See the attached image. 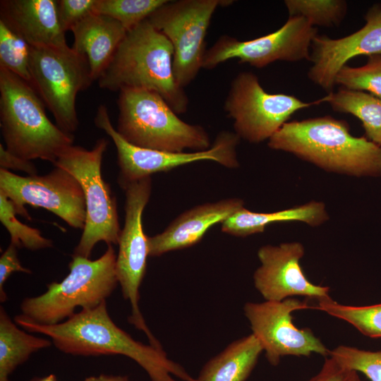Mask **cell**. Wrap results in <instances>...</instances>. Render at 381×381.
Returning <instances> with one entry per match:
<instances>
[{"instance_id": "6da1fadb", "label": "cell", "mask_w": 381, "mask_h": 381, "mask_svg": "<svg viewBox=\"0 0 381 381\" xmlns=\"http://www.w3.org/2000/svg\"><path fill=\"white\" fill-rule=\"evenodd\" d=\"M25 331L44 334L59 351L73 356L123 355L141 366L151 381H196L163 349L135 340L109 316L106 301L93 308L82 309L63 322L42 325L14 317Z\"/></svg>"}, {"instance_id": "7a4b0ae2", "label": "cell", "mask_w": 381, "mask_h": 381, "mask_svg": "<svg viewBox=\"0 0 381 381\" xmlns=\"http://www.w3.org/2000/svg\"><path fill=\"white\" fill-rule=\"evenodd\" d=\"M267 145L329 172L381 176V146L365 137L353 136L345 121L330 116L286 122Z\"/></svg>"}, {"instance_id": "3957f363", "label": "cell", "mask_w": 381, "mask_h": 381, "mask_svg": "<svg viewBox=\"0 0 381 381\" xmlns=\"http://www.w3.org/2000/svg\"><path fill=\"white\" fill-rule=\"evenodd\" d=\"M170 41L147 19L127 31L109 65L99 78L110 91L147 90L160 95L177 114L186 111L188 98L176 82Z\"/></svg>"}, {"instance_id": "277c9868", "label": "cell", "mask_w": 381, "mask_h": 381, "mask_svg": "<svg viewBox=\"0 0 381 381\" xmlns=\"http://www.w3.org/2000/svg\"><path fill=\"white\" fill-rule=\"evenodd\" d=\"M0 126L6 149L30 160L56 162L74 137L47 117L45 105L28 83L0 68Z\"/></svg>"}, {"instance_id": "5b68a950", "label": "cell", "mask_w": 381, "mask_h": 381, "mask_svg": "<svg viewBox=\"0 0 381 381\" xmlns=\"http://www.w3.org/2000/svg\"><path fill=\"white\" fill-rule=\"evenodd\" d=\"M116 255L112 245H108L105 253L95 260L72 255L68 274L60 282L47 284L44 294L24 298L20 306L21 314L16 316L39 325H54L73 316L78 307H97L119 284Z\"/></svg>"}, {"instance_id": "8992f818", "label": "cell", "mask_w": 381, "mask_h": 381, "mask_svg": "<svg viewBox=\"0 0 381 381\" xmlns=\"http://www.w3.org/2000/svg\"><path fill=\"white\" fill-rule=\"evenodd\" d=\"M117 103L116 131L135 146L169 152L203 151L211 147L206 131L181 120L156 92L122 90Z\"/></svg>"}, {"instance_id": "52a82bcc", "label": "cell", "mask_w": 381, "mask_h": 381, "mask_svg": "<svg viewBox=\"0 0 381 381\" xmlns=\"http://www.w3.org/2000/svg\"><path fill=\"white\" fill-rule=\"evenodd\" d=\"M108 141L98 139L91 150L72 145L54 164L64 169L79 182L85 197L86 219L81 238L73 255L90 258L99 241L118 244L121 229L116 200L101 172Z\"/></svg>"}, {"instance_id": "ba28073f", "label": "cell", "mask_w": 381, "mask_h": 381, "mask_svg": "<svg viewBox=\"0 0 381 381\" xmlns=\"http://www.w3.org/2000/svg\"><path fill=\"white\" fill-rule=\"evenodd\" d=\"M30 70L32 86L54 116L56 126L73 135L79 123L77 95L95 81L87 58L68 45L31 47Z\"/></svg>"}, {"instance_id": "9c48e42d", "label": "cell", "mask_w": 381, "mask_h": 381, "mask_svg": "<svg viewBox=\"0 0 381 381\" xmlns=\"http://www.w3.org/2000/svg\"><path fill=\"white\" fill-rule=\"evenodd\" d=\"M94 122L98 128L103 130L111 138L115 145L120 169L118 182L122 188L153 174L168 171L198 161H212L231 169L238 167L236 147L240 138L235 133H219L212 145L206 150L169 152L143 148L127 142L113 126L104 104L98 107Z\"/></svg>"}, {"instance_id": "30bf717a", "label": "cell", "mask_w": 381, "mask_h": 381, "mask_svg": "<svg viewBox=\"0 0 381 381\" xmlns=\"http://www.w3.org/2000/svg\"><path fill=\"white\" fill-rule=\"evenodd\" d=\"M229 3L223 0L168 1L147 18L172 44L174 74L181 87L188 85L202 68L205 38L216 8Z\"/></svg>"}, {"instance_id": "8fae6325", "label": "cell", "mask_w": 381, "mask_h": 381, "mask_svg": "<svg viewBox=\"0 0 381 381\" xmlns=\"http://www.w3.org/2000/svg\"><path fill=\"white\" fill-rule=\"evenodd\" d=\"M323 102L322 98L304 102L292 95L268 93L256 75L241 72L231 83L224 110L234 120L235 133L258 143L269 140L296 111Z\"/></svg>"}, {"instance_id": "7c38bea8", "label": "cell", "mask_w": 381, "mask_h": 381, "mask_svg": "<svg viewBox=\"0 0 381 381\" xmlns=\"http://www.w3.org/2000/svg\"><path fill=\"white\" fill-rule=\"evenodd\" d=\"M151 181L150 176L145 177L123 188L126 193L125 223L120 234L116 260V274L123 297L131 305L128 322L143 331L150 341L155 337L146 325L140 310L139 289L149 256L147 236L143 229L142 214L150 198Z\"/></svg>"}, {"instance_id": "4fadbf2b", "label": "cell", "mask_w": 381, "mask_h": 381, "mask_svg": "<svg viewBox=\"0 0 381 381\" xmlns=\"http://www.w3.org/2000/svg\"><path fill=\"white\" fill-rule=\"evenodd\" d=\"M54 167L46 175L28 176L0 168V193L12 202L18 214L29 220L25 205L44 208L73 228L83 230L86 207L83 189L68 171Z\"/></svg>"}, {"instance_id": "5bb4252c", "label": "cell", "mask_w": 381, "mask_h": 381, "mask_svg": "<svg viewBox=\"0 0 381 381\" xmlns=\"http://www.w3.org/2000/svg\"><path fill=\"white\" fill-rule=\"evenodd\" d=\"M317 35V29L307 20L294 16L277 30L251 40L239 41L224 35L206 51L202 68L212 69L234 58L256 68L277 61H310V48Z\"/></svg>"}, {"instance_id": "9a60e30c", "label": "cell", "mask_w": 381, "mask_h": 381, "mask_svg": "<svg viewBox=\"0 0 381 381\" xmlns=\"http://www.w3.org/2000/svg\"><path fill=\"white\" fill-rule=\"evenodd\" d=\"M314 308L306 301L288 298L281 301L248 302L244 315L252 334L261 344L267 361L277 366L286 356H309L313 353L329 356L319 338L309 328L299 329L294 325L291 313Z\"/></svg>"}, {"instance_id": "2e32d148", "label": "cell", "mask_w": 381, "mask_h": 381, "mask_svg": "<svg viewBox=\"0 0 381 381\" xmlns=\"http://www.w3.org/2000/svg\"><path fill=\"white\" fill-rule=\"evenodd\" d=\"M304 254V246L298 241L259 248L260 265L253 274V282L265 301H281L296 296L318 301L330 297L328 286L314 284L307 279L300 264Z\"/></svg>"}, {"instance_id": "e0dca14e", "label": "cell", "mask_w": 381, "mask_h": 381, "mask_svg": "<svg viewBox=\"0 0 381 381\" xmlns=\"http://www.w3.org/2000/svg\"><path fill=\"white\" fill-rule=\"evenodd\" d=\"M366 23L356 32L338 39L317 35L311 44V67L308 78L326 91H332L339 71L359 55L381 54V11L380 6L365 15Z\"/></svg>"}, {"instance_id": "ac0fdd59", "label": "cell", "mask_w": 381, "mask_h": 381, "mask_svg": "<svg viewBox=\"0 0 381 381\" xmlns=\"http://www.w3.org/2000/svg\"><path fill=\"white\" fill-rule=\"evenodd\" d=\"M243 204L239 198H228L205 203L186 211L162 233L147 236L149 256H160L196 244L211 226L222 223L243 207Z\"/></svg>"}, {"instance_id": "d6986e66", "label": "cell", "mask_w": 381, "mask_h": 381, "mask_svg": "<svg viewBox=\"0 0 381 381\" xmlns=\"http://www.w3.org/2000/svg\"><path fill=\"white\" fill-rule=\"evenodd\" d=\"M4 18L31 47L68 45L61 27L56 0H3Z\"/></svg>"}, {"instance_id": "ffe728a7", "label": "cell", "mask_w": 381, "mask_h": 381, "mask_svg": "<svg viewBox=\"0 0 381 381\" xmlns=\"http://www.w3.org/2000/svg\"><path fill=\"white\" fill-rule=\"evenodd\" d=\"M72 48L85 56L94 80H97L109 65L127 30L115 19L92 12L71 30Z\"/></svg>"}, {"instance_id": "44dd1931", "label": "cell", "mask_w": 381, "mask_h": 381, "mask_svg": "<svg viewBox=\"0 0 381 381\" xmlns=\"http://www.w3.org/2000/svg\"><path fill=\"white\" fill-rule=\"evenodd\" d=\"M328 219L325 205L320 201H310L272 212H257L243 207L224 221L221 229L231 236L246 237L263 232L268 225L277 222H300L314 227Z\"/></svg>"}, {"instance_id": "7402d4cb", "label": "cell", "mask_w": 381, "mask_h": 381, "mask_svg": "<svg viewBox=\"0 0 381 381\" xmlns=\"http://www.w3.org/2000/svg\"><path fill=\"white\" fill-rule=\"evenodd\" d=\"M263 351L252 333L229 344L202 368L196 381H245Z\"/></svg>"}, {"instance_id": "603a6c76", "label": "cell", "mask_w": 381, "mask_h": 381, "mask_svg": "<svg viewBox=\"0 0 381 381\" xmlns=\"http://www.w3.org/2000/svg\"><path fill=\"white\" fill-rule=\"evenodd\" d=\"M52 341L25 332L0 307V381H10L9 375L32 353L49 347Z\"/></svg>"}, {"instance_id": "cb8c5ba5", "label": "cell", "mask_w": 381, "mask_h": 381, "mask_svg": "<svg viewBox=\"0 0 381 381\" xmlns=\"http://www.w3.org/2000/svg\"><path fill=\"white\" fill-rule=\"evenodd\" d=\"M334 111L351 114L363 126L366 138L381 146V98L370 93L340 89L324 97Z\"/></svg>"}, {"instance_id": "d4e9b609", "label": "cell", "mask_w": 381, "mask_h": 381, "mask_svg": "<svg viewBox=\"0 0 381 381\" xmlns=\"http://www.w3.org/2000/svg\"><path fill=\"white\" fill-rule=\"evenodd\" d=\"M315 308L347 322L365 337L381 338V303L370 306H347L328 297L318 300Z\"/></svg>"}, {"instance_id": "484cf974", "label": "cell", "mask_w": 381, "mask_h": 381, "mask_svg": "<svg viewBox=\"0 0 381 381\" xmlns=\"http://www.w3.org/2000/svg\"><path fill=\"white\" fill-rule=\"evenodd\" d=\"M30 52L31 46L8 20L0 16V68L32 85Z\"/></svg>"}, {"instance_id": "4316f807", "label": "cell", "mask_w": 381, "mask_h": 381, "mask_svg": "<svg viewBox=\"0 0 381 381\" xmlns=\"http://www.w3.org/2000/svg\"><path fill=\"white\" fill-rule=\"evenodd\" d=\"M284 4L289 17H302L313 27L339 25L347 10L343 0H286Z\"/></svg>"}, {"instance_id": "83f0119b", "label": "cell", "mask_w": 381, "mask_h": 381, "mask_svg": "<svg viewBox=\"0 0 381 381\" xmlns=\"http://www.w3.org/2000/svg\"><path fill=\"white\" fill-rule=\"evenodd\" d=\"M168 0H97L93 12L109 16L129 30Z\"/></svg>"}, {"instance_id": "f1b7e54d", "label": "cell", "mask_w": 381, "mask_h": 381, "mask_svg": "<svg viewBox=\"0 0 381 381\" xmlns=\"http://www.w3.org/2000/svg\"><path fill=\"white\" fill-rule=\"evenodd\" d=\"M16 214L12 202L0 193V221L11 236V243L17 248H25L32 250L53 247L52 240L42 236L37 229L20 222Z\"/></svg>"}, {"instance_id": "f546056e", "label": "cell", "mask_w": 381, "mask_h": 381, "mask_svg": "<svg viewBox=\"0 0 381 381\" xmlns=\"http://www.w3.org/2000/svg\"><path fill=\"white\" fill-rule=\"evenodd\" d=\"M335 83L381 98V54L368 56L367 63L361 67L344 66L336 75Z\"/></svg>"}, {"instance_id": "4dcf8cb0", "label": "cell", "mask_w": 381, "mask_h": 381, "mask_svg": "<svg viewBox=\"0 0 381 381\" xmlns=\"http://www.w3.org/2000/svg\"><path fill=\"white\" fill-rule=\"evenodd\" d=\"M329 356L341 365L363 373L370 381H381V351L341 345L330 351Z\"/></svg>"}, {"instance_id": "1f68e13d", "label": "cell", "mask_w": 381, "mask_h": 381, "mask_svg": "<svg viewBox=\"0 0 381 381\" xmlns=\"http://www.w3.org/2000/svg\"><path fill=\"white\" fill-rule=\"evenodd\" d=\"M97 0H57V12L61 28L66 32L92 13Z\"/></svg>"}, {"instance_id": "d6a6232c", "label": "cell", "mask_w": 381, "mask_h": 381, "mask_svg": "<svg viewBox=\"0 0 381 381\" xmlns=\"http://www.w3.org/2000/svg\"><path fill=\"white\" fill-rule=\"evenodd\" d=\"M307 381H361L358 372L341 365L332 357L326 358L320 370Z\"/></svg>"}, {"instance_id": "836d02e7", "label": "cell", "mask_w": 381, "mask_h": 381, "mask_svg": "<svg viewBox=\"0 0 381 381\" xmlns=\"http://www.w3.org/2000/svg\"><path fill=\"white\" fill-rule=\"evenodd\" d=\"M14 272L30 274V269L22 266L17 254V248L10 243L6 250L0 258V301L4 302L7 299L4 291V284Z\"/></svg>"}, {"instance_id": "e575fe53", "label": "cell", "mask_w": 381, "mask_h": 381, "mask_svg": "<svg viewBox=\"0 0 381 381\" xmlns=\"http://www.w3.org/2000/svg\"><path fill=\"white\" fill-rule=\"evenodd\" d=\"M0 167L6 170L14 169L27 173L29 176L37 175V169L30 160L25 159L8 152L0 144Z\"/></svg>"}, {"instance_id": "d590c367", "label": "cell", "mask_w": 381, "mask_h": 381, "mask_svg": "<svg viewBox=\"0 0 381 381\" xmlns=\"http://www.w3.org/2000/svg\"><path fill=\"white\" fill-rule=\"evenodd\" d=\"M84 381H130L126 376L107 375L101 374L97 376H90L86 377Z\"/></svg>"}, {"instance_id": "8d00e7d4", "label": "cell", "mask_w": 381, "mask_h": 381, "mask_svg": "<svg viewBox=\"0 0 381 381\" xmlns=\"http://www.w3.org/2000/svg\"><path fill=\"white\" fill-rule=\"evenodd\" d=\"M32 381H57V380H56V377L55 375L50 374L42 378H35L32 380Z\"/></svg>"}, {"instance_id": "74e56055", "label": "cell", "mask_w": 381, "mask_h": 381, "mask_svg": "<svg viewBox=\"0 0 381 381\" xmlns=\"http://www.w3.org/2000/svg\"><path fill=\"white\" fill-rule=\"evenodd\" d=\"M380 11H381V5L380 6Z\"/></svg>"}]
</instances>
